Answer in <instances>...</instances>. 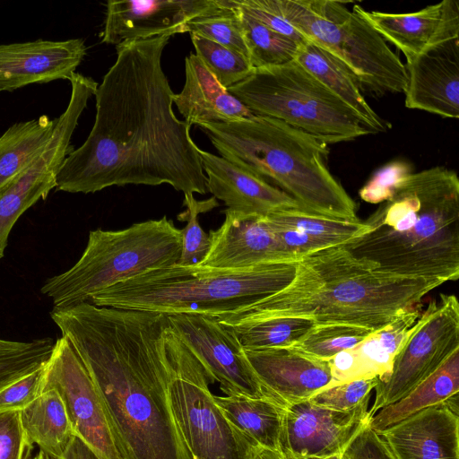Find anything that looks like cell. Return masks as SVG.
<instances>
[{"label":"cell","instance_id":"41","mask_svg":"<svg viewBox=\"0 0 459 459\" xmlns=\"http://www.w3.org/2000/svg\"><path fill=\"white\" fill-rule=\"evenodd\" d=\"M44 364L0 390V411H22L42 394Z\"/></svg>","mask_w":459,"mask_h":459},{"label":"cell","instance_id":"29","mask_svg":"<svg viewBox=\"0 0 459 459\" xmlns=\"http://www.w3.org/2000/svg\"><path fill=\"white\" fill-rule=\"evenodd\" d=\"M56 118L42 115L17 122L0 135V189L43 149L51 137Z\"/></svg>","mask_w":459,"mask_h":459},{"label":"cell","instance_id":"45","mask_svg":"<svg viewBox=\"0 0 459 459\" xmlns=\"http://www.w3.org/2000/svg\"><path fill=\"white\" fill-rule=\"evenodd\" d=\"M36 340L30 342H19L0 339V360L28 351L35 345Z\"/></svg>","mask_w":459,"mask_h":459},{"label":"cell","instance_id":"40","mask_svg":"<svg viewBox=\"0 0 459 459\" xmlns=\"http://www.w3.org/2000/svg\"><path fill=\"white\" fill-rule=\"evenodd\" d=\"M33 443L21 420V411H0V459H30Z\"/></svg>","mask_w":459,"mask_h":459},{"label":"cell","instance_id":"5","mask_svg":"<svg viewBox=\"0 0 459 459\" xmlns=\"http://www.w3.org/2000/svg\"><path fill=\"white\" fill-rule=\"evenodd\" d=\"M221 157L265 180L303 209L357 221V205L328 168L326 143L288 124L253 115L198 126Z\"/></svg>","mask_w":459,"mask_h":459},{"label":"cell","instance_id":"10","mask_svg":"<svg viewBox=\"0 0 459 459\" xmlns=\"http://www.w3.org/2000/svg\"><path fill=\"white\" fill-rule=\"evenodd\" d=\"M166 342L175 370L171 409L192 459H254L262 448L226 419L208 387L214 381L170 325Z\"/></svg>","mask_w":459,"mask_h":459},{"label":"cell","instance_id":"11","mask_svg":"<svg viewBox=\"0 0 459 459\" xmlns=\"http://www.w3.org/2000/svg\"><path fill=\"white\" fill-rule=\"evenodd\" d=\"M458 349L459 303L455 295L440 293L422 311L390 371L378 377L371 416L407 395Z\"/></svg>","mask_w":459,"mask_h":459},{"label":"cell","instance_id":"25","mask_svg":"<svg viewBox=\"0 0 459 459\" xmlns=\"http://www.w3.org/2000/svg\"><path fill=\"white\" fill-rule=\"evenodd\" d=\"M294 61L356 111L377 133L388 130V123L366 100L356 75L337 57L307 40L299 46Z\"/></svg>","mask_w":459,"mask_h":459},{"label":"cell","instance_id":"43","mask_svg":"<svg viewBox=\"0 0 459 459\" xmlns=\"http://www.w3.org/2000/svg\"><path fill=\"white\" fill-rule=\"evenodd\" d=\"M342 459H394L381 437L371 429L369 420L343 451Z\"/></svg>","mask_w":459,"mask_h":459},{"label":"cell","instance_id":"39","mask_svg":"<svg viewBox=\"0 0 459 459\" xmlns=\"http://www.w3.org/2000/svg\"><path fill=\"white\" fill-rule=\"evenodd\" d=\"M54 342L51 338L37 339L28 351L0 360V390L41 367L49 358Z\"/></svg>","mask_w":459,"mask_h":459},{"label":"cell","instance_id":"12","mask_svg":"<svg viewBox=\"0 0 459 459\" xmlns=\"http://www.w3.org/2000/svg\"><path fill=\"white\" fill-rule=\"evenodd\" d=\"M48 388L61 395L75 435L99 459H121L93 382L64 336L44 364V390Z\"/></svg>","mask_w":459,"mask_h":459},{"label":"cell","instance_id":"48","mask_svg":"<svg viewBox=\"0 0 459 459\" xmlns=\"http://www.w3.org/2000/svg\"><path fill=\"white\" fill-rule=\"evenodd\" d=\"M32 459H44L43 453L39 451Z\"/></svg>","mask_w":459,"mask_h":459},{"label":"cell","instance_id":"46","mask_svg":"<svg viewBox=\"0 0 459 459\" xmlns=\"http://www.w3.org/2000/svg\"><path fill=\"white\" fill-rule=\"evenodd\" d=\"M254 459H286L280 452L261 449Z\"/></svg>","mask_w":459,"mask_h":459},{"label":"cell","instance_id":"24","mask_svg":"<svg viewBox=\"0 0 459 459\" xmlns=\"http://www.w3.org/2000/svg\"><path fill=\"white\" fill-rule=\"evenodd\" d=\"M185 72V84L174 93L173 103L188 125L226 123L254 115L219 83L195 54L186 57Z\"/></svg>","mask_w":459,"mask_h":459},{"label":"cell","instance_id":"19","mask_svg":"<svg viewBox=\"0 0 459 459\" xmlns=\"http://www.w3.org/2000/svg\"><path fill=\"white\" fill-rule=\"evenodd\" d=\"M262 386L285 406L308 400L331 382L328 360L290 348L244 350Z\"/></svg>","mask_w":459,"mask_h":459},{"label":"cell","instance_id":"1","mask_svg":"<svg viewBox=\"0 0 459 459\" xmlns=\"http://www.w3.org/2000/svg\"><path fill=\"white\" fill-rule=\"evenodd\" d=\"M170 35L126 40L95 92L84 141L63 161L58 191L90 194L126 185L169 184L185 196L208 193L191 126L173 111L161 58Z\"/></svg>","mask_w":459,"mask_h":459},{"label":"cell","instance_id":"31","mask_svg":"<svg viewBox=\"0 0 459 459\" xmlns=\"http://www.w3.org/2000/svg\"><path fill=\"white\" fill-rule=\"evenodd\" d=\"M264 218L270 224L298 230L326 248L343 246L368 230L359 220L332 218L302 208L276 211Z\"/></svg>","mask_w":459,"mask_h":459},{"label":"cell","instance_id":"2","mask_svg":"<svg viewBox=\"0 0 459 459\" xmlns=\"http://www.w3.org/2000/svg\"><path fill=\"white\" fill-rule=\"evenodd\" d=\"M50 317L88 371L121 459H192L170 404L168 316L83 302Z\"/></svg>","mask_w":459,"mask_h":459},{"label":"cell","instance_id":"27","mask_svg":"<svg viewBox=\"0 0 459 459\" xmlns=\"http://www.w3.org/2000/svg\"><path fill=\"white\" fill-rule=\"evenodd\" d=\"M21 420L30 441L51 457L62 458L76 437L65 403L53 388L22 410Z\"/></svg>","mask_w":459,"mask_h":459},{"label":"cell","instance_id":"28","mask_svg":"<svg viewBox=\"0 0 459 459\" xmlns=\"http://www.w3.org/2000/svg\"><path fill=\"white\" fill-rule=\"evenodd\" d=\"M459 392V349L427 379L407 395L383 407L369 419L373 430L379 433L411 414L441 403Z\"/></svg>","mask_w":459,"mask_h":459},{"label":"cell","instance_id":"16","mask_svg":"<svg viewBox=\"0 0 459 459\" xmlns=\"http://www.w3.org/2000/svg\"><path fill=\"white\" fill-rule=\"evenodd\" d=\"M222 224L209 234L210 247L199 265L239 269L298 262L281 246L264 216L225 210Z\"/></svg>","mask_w":459,"mask_h":459},{"label":"cell","instance_id":"9","mask_svg":"<svg viewBox=\"0 0 459 459\" xmlns=\"http://www.w3.org/2000/svg\"><path fill=\"white\" fill-rule=\"evenodd\" d=\"M347 2L277 0L282 16L307 39L324 48L358 78L372 97L402 93L407 86L405 65L386 41Z\"/></svg>","mask_w":459,"mask_h":459},{"label":"cell","instance_id":"33","mask_svg":"<svg viewBox=\"0 0 459 459\" xmlns=\"http://www.w3.org/2000/svg\"><path fill=\"white\" fill-rule=\"evenodd\" d=\"M373 331L350 325H316L292 348L312 358L329 360L359 344Z\"/></svg>","mask_w":459,"mask_h":459},{"label":"cell","instance_id":"7","mask_svg":"<svg viewBox=\"0 0 459 459\" xmlns=\"http://www.w3.org/2000/svg\"><path fill=\"white\" fill-rule=\"evenodd\" d=\"M181 230L163 216L119 230L90 231L86 247L67 271L47 279L40 291L53 307L90 302L92 296L142 272L177 264Z\"/></svg>","mask_w":459,"mask_h":459},{"label":"cell","instance_id":"35","mask_svg":"<svg viewBox=\"0 0 459 459\" xmlns=\"http://www.w3.org/2000/svg\"><path fill=\"white\" fill-rule=\"evenodd\" d=\"M186 32L204 37L248 57L238 10L232 0H227V5L221 11L187 22Z\"/></svg>","mask_w":459,"mask_h":459},{"label":"cell","instance_id":"34","mask_svg":"<svg viewBox=\"0 0 459 459\" xmlns=\"http://www.w3.org/2000/svg\"><path fill=\"white\" fill-rule=\"evenodd\" d=\"M196 56L226 89L247 78L255 69L248 57L197 34H190Z\"/></svg>","mask_w":459,"mask_h":459},{"label":"cell","instance_id":"30","mask_svg":"<svg viewBox=\"0 0 459 459\" xmlns=\"http://www.w3.org/2000/svg\"><path fill=\"white\" fill-rule=\"evenodd\" d=\"M217 320L235 333L244 350L292 347L316 325L310 319L294 316Z\"/></svg>","mask_w":459,"mask_h":459},{"label":"cell","instance_id":"42","mask_svg":"<svg viewBox=\"0 0 459 459\" xmlns=\"http://www.w3.org/2000/svg\"><path fill=\"white\" fill-rule=\"evenodd\" d=\"M234 3L275 32L291 39L298 45L307 41L281 14L277 0H233Z\"/></svg>","mask_w":459,"mask_h":459},{"label":"cell","instance_id":"26","mask_svg":"<svg viewBox=\"0 0 459 459\" xmlns=\"http://www.w3.org/2000/svg\"><path fill=\"white\" fill-rule=\"evenodd\" d=\"M214 401L241 434L263 449L279 452L285 405L272 398L241 394L214 395Z\"/></svg>","mask_w":459,"mask_h":459},{"label":"cell","instance_id":"23","mask_svg":"<svg viewBox=\"0 0 459 459\" xmlns=\"http://www.w3.org/2000/svg\"><path fill=\"white\" fill-rule=\"evenodd\" d=\"M422 311L420 302L384 327L373 331L356 346L329 359L332 379L326 387L387 374Z\"/></svg>","mask_w":459,"mask_h":459},{"label":"cell","instance_id":"6","mask_svg":"<svg viewBox=\"0 0 459 459\" xmlns=\"http://www.w3.org/2000/svg\"><path fill=\"white\" fill-rule=\"evenodd\" d=\"M296 264L289 262L239 269L173 264L121 281L92 296L90 303L166 316L217 317L286 287L294 278Z\"/></svg>","mask_w":459,"mask_h":459},{"label":"cell","instance_id":"15","mask_svg":"<svg viewBox=\"0 0 459 459\" xmlns=\"http://www.w3.org/2000/svg\"><path fill=\"white\" fill-rule=\"evenodd\" d=\"M227 0H108L101 42L118 45L186 32L190 21L223 9Z\"/></svg>","mask_w":459,"mask_h":459},{"label":"cell","instance_id":"44","mask_svg":"<svg viewBox=\"0 0 459 459\" xmlns=\"http://www.w3.org/2000/svg\"><path fill=\"white\" fill-rule=\"evenodd\" d=\"M44 459H99L95 454L77 436L72 441L62 458H55L43 454Z\"/></svg>","mask_w":459,"mask_h":459},{"label":"cell","instance_id":"4","mask_svg":"<svg viewBox=\"0 0 459 459\" xmlns=\"http://www.w3.org/2000/svg\"><path fill=\"white\" fill-rule=\"evenodd\" d=\"M343 247L383 273L444 282L459 278V178L445 166L412 172Z\"/></svg>","mask_w":459,"mask_h":459},{"label":"cell","instance_id":"21","mask_svg":"<svg viewBox=\"0 0 459 459\" xmlns=\"http://www.w3.org/2000/svg\"><path fill=\"white\" fill-rule=\"evenodd\" d=\"M377 434L394 459H459V416L445 402Z\"/></svg>","mask_w":459,"mask_h":459},{"label":"cell","instance_id":"14","mask_svg":"<svg viewBox=\"0 0 459 459\" xmlns=\"http://www.w3.org/2000/svg\"><path fill=\"white\" fill-rule=\"evenodd\" d=\"M368 401L348 411L332 410L309 400L286 405L279 452L286 459L342 453L369 420Z\"/></svg>","mask_w":459,"mask_h":459},{"label":"cell","instance_id":"32","mask_svg":"<svg viewBox=\"0 0 459 459\" xmlns=\"http://www.w3.org/2000/svg\"><path fill=\"white\" fill-rule=\"evenodd\" d=\"M232 2L238 10L248 58L254 68L280 65L294 60L299 45L269 29Z\"/></svg>","mask_w":459,"mask_h":459},{"label":"cell","instance_id":"47","mask_svg":"<svg viewBox=\"0 0 459 459\" xmlns=\"http://www.w3.org/2000/svg\"><path fill=\"white\" fill-rule=\"evenodd\" d=\"M342 453H338V454H333V455H327V456H323V457H308V458H304V459H342Z\"/></svg>","mask_w":459,"mask_h":459},{"label":"cell","instance_id":"3","mask_svg":"<svg viewBox=\"0 0 459 459\" xmlns=\"http://www.w3.org/2000/svg\"><path fill=\"white\" fill-rule=\"evenodd\" d=\"M445 283L437 279L383 273L343 246L325 248L298 260L292 281L220 320L243 321L294 316L316 325L341 324L372 330L384 327Z\"/></svg>","mask_w":459,"mask_h":459},{"label":"cell","instance_id":"37","mask_svg":"<svg viewBox=\"0 0 459 459\" xmlns=\"http://www.w3.org/2000/svg\"><path fill=\"white\" fill-rule=\"evenodd\" d=\"M378 377L360 378L325 387L308 400L312 403L340 411L355 409L366 399L377 384Z\"/></svg>","mask_w":459,"mask_h":459},{"label":"cell","instance_id":"13","mask_svg":"<svg viewBox=\"0 0 459 459\" xmlns=\"http://www.w3.org/2000/svg\"><path fill=\"white\" fill-rule=\"evenodd\" d=\"M168 317L171 328L226 395L275 400L255 377L231 329L204 315L178 314Z\"/></svg>","mask_w":459,"mask_h":459},{"label":"cell","instance_id":"8","mask_svg":"<svg viewBox=\"0 0 459 459\" xmlns=\"http://www.w3.org/2000/svg\"><path fill=\"white\" fill-rule=\"evenodd\" d=\"M227 90L254 115L279 119L326 144L377 134L294 60L255 68Z\"/></svg>","mask_w":459,"mask_h":459},{"label":"cell","instance_id":"18","mask_svg":"<svg viewBox=\"0 0 459 459\" xmlns=\"http://www.w3.org/2000/svg\"><path fill=\"white\" fill-rule=\"evenodd\" d=\"M82 39H36L0 45V91H13L33 83L68 80L83 60Z\"/></svg>","mask_w":459,"mask_h":459},{"label":"cell","instance_id":"17","mask_svg":"<svg viewBox=\"0 0 459 459\" xmlns=\"http://www.w3.org/2000/svg\"><path fill=\"white\" fill-rule=\"evenodd\" d=\"M405 67L406 108L459 117V37L435 43Z\"/></svg>","mask_w":459,"mask_h":459},{"label":"cell","instance_id":"22","mask_svg":"<svg viewBox=\"0 0 459 459\" xmlns=\"http://www.w3.org/2000/svg\"><path fill=\"white\" fill-rule=\"evenodd\" d=\"M199 153L208 192L222 201L227 210L266 216L276 211L302 208L289 195L252 172L209 152L200 149Z\"/></svg>","mask_w":459,"mask_h":459},{"label":"cell","instance_id":"20","mask_svg":"<svg viewBox=\"0 0 459 459\" xmlns=\"http://www.w3.org/2000/svg\"><path fill=\"white\" fill-rule=\"evenodd\" d=\"M385 40L403 52L406 63L429 47L444 39L459 37V2L444 0L407 13L366 11L352 7Z\"/></svg>","mask_w":459,"mask_h":459},{"label":"cell","instance_id":"36","mask_svg":"<svg viewBox=\"0 0 459 459\" xmlns=\"http://www.w3.org/2000/svg\"><path fill=\"white\" fill-rule=\"evenodd\" d=\"M184 204L186 210L178 215V220L186 221V225L181 230V251L177 262L179 266L199 265L206 255L210 247L209 234L201 227L198 214L218 204L215 198L206 202H198L194 195L185 196Z\"/></svg>","mask_w":459,"mask_h":459},{"label":"cell","instance_id":"38","mask_svg":"<svg viewBox=\"0 0 459 459\" xmlns=\"http://www.w3.org/2000/svg\"><path fill=\"white\" fill-rule=\"evenodd\" d=\"M412 166L394 160L379 168L360 188V198L369 204H382L391 198L397 185L411 174Z\"/></svg>","mask_w":459,"mask_h":459}]
</instances>
